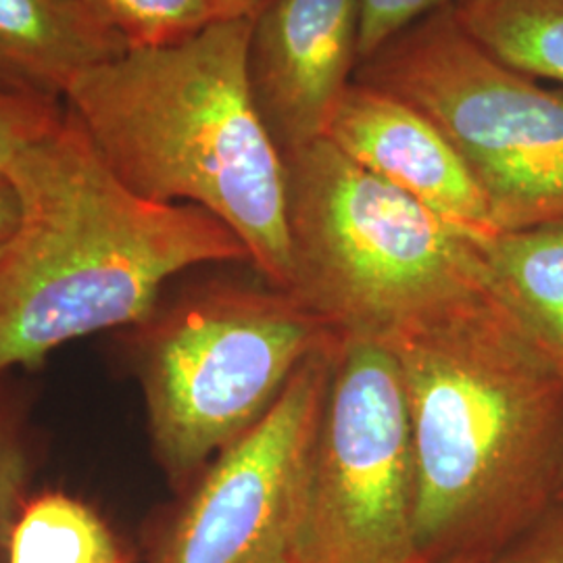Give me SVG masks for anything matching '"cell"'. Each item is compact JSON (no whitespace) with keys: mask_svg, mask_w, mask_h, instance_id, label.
Returning <instances> with one entry per match:
<instances>
[{"mask_svg":"<svg viewBox=\"0 0 563 563\" xmlns=\"http://www.w3.org/2000/svg\"><path fill=\"white\" fill-rule=\"evenodd\" d=\"M32 443L15 395L0 378V563L32 483Z\"/></svg>","mask_w":563,"mask_h":563,"instance_id":"16","label":"cell"},{"mask_svg":"<svg viewBox=\"0 0 563 563\" xmlns=\"http://www.w3.org/2000/svg\"><path fill=\"white\" fill-rule=\"evenodd\" d=\"M384 344L409 409L420 562L495 563L555 504L562 374L490 295Z\"/></svg>","mask_w":563,"mask_h":563,"instance_id":"1","label":"cell"},{"mask_svg":"<svg viewBox=\"0 0 563 563\" xmlns=\"http://www.w3.org/2000/svg\"><path fill=\"white\" fill-rule=\"evenodd\" d=\"M362 0H265L253 15L249 81L282 157L325 136L360 67Z\"/></svg>","mask_w":563,"mask_h":563,"instance_id":"9","label":"cell"},{"mask_svg":"<svg viewBox=\"0 0 563 563\" xmlns=\"http://www.w3.org/2000/svg\"><path fill=\"white\" fill-rule=\"evenodd\" d=\"M4 176L20 220L0 257V378L63 344L144 322L165 284L211 263H251L241 239L195 205L134 195L65 111Z\"/></svg>","mask_w":563,"mask_h":563,"instance_id":"2","label":"cell"},{"mask_svg":"<svg viewBox=\"0 0 563 563\" xmlns=\"http://www.w3.org/2000/svg\"><path fill=\"white\" fill-rule=\"evenodd\" d=\"M407 397L384 342H334L309 463L301 563H418Z\"/></svg>","mask_w":563,"mask_h":563,"instance_id":"7","label":"cell"},{"mask_svg":"<svg viewBox=\"0 0 563 563\" xmlns=\"http://www.w3.org/2000/svg\"><path fill=\"white\" fill-rule=\"evenodd\" d=\"M418 563H432V562H418Z\"/></svg>","mask_w":563,"mask_h":563,"instance_id":"23","label":"cell"},{"mask_svg":"<svg viewBox=\"0 0 563 563\" xmlns=\"http://www.w3.org/2000/svg\"><path fill=\"white\" fill-rule=\"evenodd\" d=\"M334 342L302 363L262 420L146 526L141 563H301L309 463Z\"/></svg>","mask_w":563,"mask_h":563,"instance_id":"8","label":"cell"},{"mask_svg":"<svg viewBox=\"0 0 563 563\" xmlns=\"http://www.w3.org/2000/svg\"><path fill=\"white\" fill-rule=\"evenodd\" d=\"M323 139L470 239L497 232L460 151L413 104L353 80Z\"/></svg>","mask_w":563,"mask_h":563,"instance_id":"10","label":"cell"},{"mask_svg":"<svg viewBox=\"0 0 563 563\" xmlns=\"http://www.w3.org/2000/svg\"><path fill=\"white\" fill-rule=\"evenodd\" d=\"M292 292L341 336L388 342L488 295L474 241L325 139L284 157Z\"/></svg>","mask_w":563,"mask_h":563,"instance_id":"4","label":"cell"},{"mask_svg":"<svg viewBox=\"0 0 563 563\" xmlns=\"http://www.w3.org/2000/svg\"><path fill=\"white\" fill-rule=\"evenodd\" d=\"M18 220H20L18 195H15L9 178L4 174H0V257L13 239Z\"/></svg>","mask_w":563,"mask_h":563,"instance_id":"20","label":"cell"},{"mask_svg":"<svg viewBox=\"0 0 563 563\" xmlns=\"http://www.w3.org/2000/svg\"><path fill=\"white\" fill-rule=\"evenodd\" d=\"M265 0H218L222 7L225 20H242V18H253Z\"/></svg>","mask_w":563,"mask_h":563,"instance_id":"21","label":"cell"},{"mask_svg":"<svg viewBox=\"0 0 563 563\" xmlns=\"http://www.w3.org/2000/svg\"><path fill=\"white\" fill-rule=\"evenodd\" d=\"M128 48L86 0H0V95L63 104L84 74Z\"/></svg>","mask_w":563,"mask_h":563,"instance_id":"11","label":"cell"},{"mask_svg":"<svg viewBox=\"0 0 563 563\" xmlns=\"http://www.w3.org/2000/svg\"><path fill=\"white\" fill-rule=\"evenodd\" d=\"M460 0H362L360 63L376 55L384 44L397 38L423 18L453 9Z\"/></svg>","mask_w":563,"mask_h":563,"instance_id":"17","label":"cell"},{"mask_svg":"<svg viewBox=\"0 0 563 563\" xmlns=\"http://www.w3.org/2000/svg\"><path fill=\"white\" fill-rule=\"evenodd\" d=\"M65 115L60 102L0 95V174L25 146L42 139Z\"/></svg>","mask_w":563,"mask_h":563,"instance_id":"18","label":"cell"},{"mask_svg":"<svg viewBox=\"0 0 563 563\" xmlns=\"http://www.w3.org/2000/svg\"><path fill=\"white\" fill-rule=\"evenodd\" d=\"M451 11L490 57L563 90V0H460Z\"/></svg>","mask_w":563,"mask_h":563,"instance_id":"13","label":"cell"},{"mask_svg":"<svg viewBox=\"0 0 563 563\" xmlns=\"http://www.w3.org/2000/svg\"><path fill=\"white\" fill-rule=\"evenodd\" d=\"M134 367L153 457L180 493L280 399L336 332L292 292L216 282L136 325Z\"/></svg>","mask_w":563,"mask_h":563,"instance_id":"5","label":"cell"},{"mask_svg":"<svg viewBox=\"0 0 563 563\" xmlns=\"http://www.w3.org/2000/svg\"><path fill=\"white\" fill-rule=\"evenodd\" d=\"M472 241L488 295L563 378V222Z\"/></svg>","mask_w":563,"mask_h":563,"instance_id":"12","label":"cell"},{"mask_svg":"<svg viewBox=\"0 0 563 563\" xmlns=\"http://www.w3.org/2000/svg\"><path fill=\"white\" fill-rule=\"evenodd\" d=\"M4 563H132V555L92 505L46 490L21 507Z\"/></svg>","mask_w":563,"mask_h":563,"instance_id":"14","label":"cell"},{"mask_svg":"<svg viewBox=\"0 0 563 563\" xmlns=\"http://www.w3.org/2000/svg\"><path fill=\"white\" fill-rule=\"evenodd\" d=\"M251 23L128 48L84 74L63 107L125 188L201 207L241 239L263 280L290 290L286 167L249 81Z\"/></svg>","mask_w":563,"mask_h":563,"instance_id":"3","label":"cell"},{"mask_svg":"<svg viewBox=\"0 0 563 563\" xmlns=\"http://www.w3.org/2000/svg\"><path fill=\"white\" fill-rule=\"evenodd\" d=\"M130 48H153L190 38L225 20L218 0H86Z\"/></svg>","mask_w":563,"mask_h":563,"instance_id":"15","label":"cell"},{"mask_svg":"<svg viewBox=\"0 0 563 563\" xmlns=\"http://www.w3.org/2000/svg\"><path fill=\"white\" fill-rule=\"evenodd\" d=\"M495 563H563V504H553Z\"/></svg>","mask_w":563,"mask_h":563,"instance_id":"19","label":"cell"},{"mask_svg":"<svg viewBox=\"0 0 563 563\" xmlns=\"http://www.w3.org/2000/svg\"><path fill=\"white\" fill-rule=\"evenodd\" d=\"M355 80L413 104L460 151L497 232L563 222V90L490 57L451 9L362 60Z\"/></svg>","mask_w":563,"mask_h":563,"instance_id":"6","label":"cell"},{"mask_svg":"<svg viewBox=\"0 0 563 563\" xmlns=\"http://www.w3.org/2000/svg\"><path fill=\"white\" fill-rule=\"evenodd\" d=\"M555 504H563V465L562 476H560V486H558V497H555Z\"/></svg>","mask_w":563,"mask_h":563,"instance_id":"22","label":"cell"}]
</instances>
